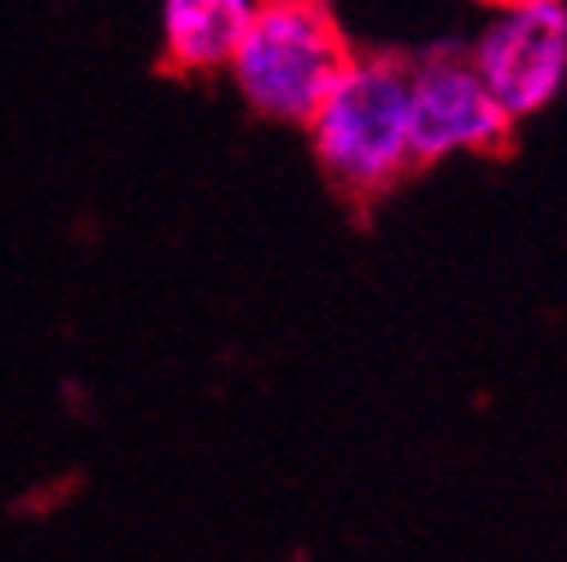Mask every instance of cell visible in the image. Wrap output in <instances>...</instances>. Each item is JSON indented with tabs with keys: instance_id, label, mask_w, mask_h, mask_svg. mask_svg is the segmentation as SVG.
<instances>
[{
	"instance_id": "6da1fadb",
	"label": "cell",
	"mask_w": 567,
	"mask_h": 562,
	"mask_svg": "<svg viewBox=\"0 0 567 562\" xmlns=\"http://www.w3.org/2000/svg\"><path fill=\"white\" fill-rule=\"evenodd\" d=\"M320 171L357 202L388 194L419 167L414 59L357 54L307 122Z\"/></svg>"
},
{
	"instance_id": "7a4b0ae2",
	"label": "cell",
	"mask_w": 567,
	"mask_h": 562,
	"mask_svg": "<svg viewBox=\"0 0 567 562\" xmlns=\"http://www.w3.org/2000/svg\"><path fill=\"white\" fill-rule=\"evenodd\" d=\"M351 59L357 54L324 0H257L230 77L261 117L311 122Z\"/></svg>"
},
{
	"instance_id": "3957f363",
	"label": "cell",
	"mask_w": 567,
	"mask_h": 562,
	"mask_svg": "<svg viewBox=\"0 0 567 562\" xmlns=\"http://www.w3.org/2000/svg\"><path fill=\"white\" fill-rule=\"evenodd\" d=\"M468 59L514 122L549 108L567 82V0H505Z\"/></svg>"
},
{
	"instance_id": "277c9868",
	"label": "cell",
	"mask_w": 567,
	"mask_h": 562,
	"mask_svg": "<svg viewBox=\"0 0 567 562\" xmlns=\"http://www.w3.org/2000/svg\"><path fill=\"white\" fill-rule=\"evenodd\" d=\"M514 117L491 95L468 54L437 50L414 59V154L419 167L451 154H501Z\"/></svg>"
},
{
	"instance_id": "5b68a950",
	"label": "cell",
	"mask_w": 567,
	"mask_h": 562,
	"mask_svg": "<svg viewBox=\"0 0 567 562\" xmlns=\"http://www.w3.org/2000/svg\"><path fill=\"white\" fill-rule=\"evenodd\" d=\"M257 14V0H163V54L176 73L230 67Z\"/></svg>"
}]
</instances>
